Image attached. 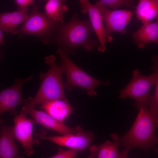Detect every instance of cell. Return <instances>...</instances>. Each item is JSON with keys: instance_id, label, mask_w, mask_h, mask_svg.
Here are the masks:
<instances>
[{"instance_id": "2e32d148", "label": "cell", "mask_w": 158, "mask_h": 158, "mask_svg": "<svg viewBox=\"0 0 158 158\" xmlns=\"http://www.w3.org/2000/svg\"><path fill=\"white\" fill-rule=\"evenodd\" d=\"M137 18L143 24L158 18V0H141L135 8Z\"/></svg>"}, {"instance_id": "30bf717a", "label": "cell", "mask_w": 158, "mask_h": 158, "mask_svg": "<svg viewBox=\"0 0 158 158\" xmlns=\"http://www.w3.org/2000/svg\"><path fill=\"white\" fill-rule=\"evenodd\" d=\"M27 115H29L34 119L35 123L41 125L43 127L51 129L61 134L62 135L75 134L81 128L77 126L71 128L64 124L60 123L44 111L36 109L35 107L25 103L22 111Z\"/></svg>"}, {"instance_id": "e0dca14e", "label": "cell", "mask_w": 158, "mask_h": 158, "mask_svg": "<svg viewBox=\"0 0 158 158\" xmlns=\"http://www.w3.org/2000/svg\"><path fill=\"white\" fill-rule=\"evenodd\" d=\"M66 1L63 0H48L44 5V14L49 19L61 23L63 22V14L68 11L66 4Z\"/></svg>"}, {"instance_id": "8992f818", "label": "cell", "mask_w": 158, "mask_h": 158, "mask_svg": "<svg viewBox=\"0 0 158 158\" xmlns=\"http://www.w3.org/2000/svg\"><path fill=\"white\" fill-rule=\"evenodd\" d=\"M132 73L130 81L120 91L119 98L123 99L131 97L136 101H147L150 88L155 84L154 74L153 73L150 75H144L140 74L138 69L133 70Z\"/></svg>"}, {"instance_id": "44dd1931", "label": "cell", "mask_w": 158, "mask_h": 158, "mask_svg": "<svg viewBox=\"0 0 158 158\" xmlns=\"http://www.w3.org/2000/svg\"><path fill=\"white\" fill-rule=\"evenodd\" d=\"M133 1L130 0H99L95 3L97 6H104L112 10H116L122 6H131Z\"/></svg>"}, {"instance_id": "5bb4252c", "label": "cell", "mask_w": 158, "mask_h": 158, "mask_svg": "<svg viewBox=\"0 0 158 158\" xmlns=\"http://www.w3.org/2000/svg\"><path fill=\"white\" fill-rule=\"evenodd\" d=\"M40 107L54 119L62 124H64V121L74 109L69 104L67 99H60L41 104Z\"/></svg>"}, {"instance_id": "603a6c76", "label": "cell", "mask_w": 158, "mask_h": 158, "mask_svg": "<svg viewBox=\"0 0 158 158\" xmlns=\"http://www.w3.org/2000/svg\"><path fill=\"white\" fill-rule=\"evenodd\" d=\"M78 152V150L73 149L69 148L68 150H65L60 148L58 149L55 154L45 158H75Z\"/></svg>"}, {"instance_id": "83f0119b", "label": "cell", "mask_w": 158, "mask_h": 158, "mask_svg": "<svg viewBox=\"0 0 158 158\" xmlns=\"http://www.w3.org/2000/svg\"><path fill=\"white\" fill-rule=\"evenodd\" d=\"M156 126L158 128V124Z\"/></svg>"}, {"instance_id": "7a4b0ae2", "label": "cell", "mask_w": 158, "mask_h": 158, "mask_svg": "<svg viewBox=\"0 0 158 158\" xmlns=\"http://www.w3.org/2000/svg\"><path fill=\"white\" fill-rule=\"evenodd\" d=\"M94 30L89 20L80 19L74 13L66 23H60L55 32L54 40L67 53L79 47L90 51L97 46V41L89 37Z\"/></svg>"}, {"instance_id": "9a60e30c", "label": "cell", "mask_w": 158, "mask_h": 158, "mask_svg": "<svg viewBox=\"0 0 158 158\" xmlns=\"http://www.w3.org/2000/svg\"><path fill=\"white\" fill-rule=\"evenodd\" d=\"M132 36L134 41L140 48L149 43L158 44V18L154 22L143 24L133 33Z\"/></svg>"}, {"instance_id": "cb8c5ba5", "label": "cell", "mask_w": 158, "mask_h": 158, "mask_svg": "<svg viewBox=\"0 0 158 158\" xmlns=\"http://www.w3.org/2000/svg\"><path fill=\"white\" fill-rule=\"evenodd\" d=\"M15 2L18 8H27L29 6L35 5V1L33 0H16Z\"/></svg>"}, {"instance_id": "5b68a950", "label": "cell", "mask_w": 158, "mask_h": 158, "mask_svg": "<svg viewBox=\"0 0 158 158\" xmlns=\"http://www.w3.org/2000/svg\"><path fill=\"white\" fill-rule=\"evenodd\" d=\"M60 23L48 18L39 11L35 4L33 6L27 19L18 29L16 34L21 37L25 35L38 37L45 44L50 43V38L56 32Z\"/></svg>"}, {"instance_id": "52a82bcc", "label": "cell", "mask_w": 158, "mask_h": 158, "mask_svg": "<svg viewBox=\"0 0 158 158\" xmlns=\"http://www.w3.org/2000/svg\"><path fill=\"white\" fill-rule=\"evenodd\" d=\"M14 115V137L21 144L26 156H30L34 153L33 145L35 142L32 137L33 124L35 122L28 118L27 115L22 111L19 114L16 113Z\"/></svg>"}, {"instance_id": "ba28073f", "label": "cell", "mask_w": 158, "mask_h": 158, "mask_svg": "<svg viewBox=\"0 0 158 158\" xmlns=\"http://www.w3.org/2000/svg\"><path fill=\"white\" fill-rule=\"evenodd\" d=\"M97 6L105 23V30L109 42L112 40L110 35L111 32L126 33L125 28L132 17V13L131 11L127 9L112 10L104 6Z\"/></svg>"}, {"instance_id": "d6986e66", "label": "cell", "mask_w": 158, "mask_h": 158, "mask_svg": "<svg viewBox=\"0 0 158 158\" xmlns=\"http://www.w3.org/2000/svg\"><path fill=\"white\" fill-rule=\"evenodd\" d=\"M152 61V68L155 75L156 87L154 94L149 95L147 102L150 109L158 115V56L153 57Z\"/></svg>"}, {"instance_id": "484cf974", "label": "cell", "mask_w": 158, "mask_h": 158, "mask_svg": "<svg viewBox=\"0 0 158 158\" xmlns=\"http://www.w3.org/2000/svg\"><path fill=\"white\" fill-rule=\"evenodd\" d=\"M0 44H4V42L3 40V37L2 35V30H0Z\"/></svg>"}, {"instance_id": "d4e9b609", "label": "cell", "mask_w": 158, "mask_h": 158, "mask_svg": "<svg viewBox=\"0 0 158 158\" xmlns=\"http://www.w3.org/2000/svg\"><path fill=\"white\" fill-rule=\"evenodd\" d=\"M90 154L87 158H95L97 156L98 150V146L94 145L89 147Z\"/></svg>"}, {"instance_id": "4fadbf2b", "label": "cell", "mask_w": 158, "mask_h": 158, "mask_svg": "<svg viewBox=\"0 0 158 158\" xmlns=\"http://www.w3.org/2000/svg\"><path fill=\"white\" fill-rule=\"evenodd\" d=\"M0 120V158H25L18 153L14 141L13 126L3 124Z\"/></svg>"}, {"instance_id": "4316f807", "label": "cell", "mask_w": 158, "mask_h": 158, "mask_svg": "<svg viewBox=\"0 0 158 158\" xmlns=\"http://www.w3.org/2000/svg\"><path fill=\"white\" fill-rule=\"evenodd\" d=\"M154 150L155 152L158 154V148H157L155 146L152 148Z\"/></svg>"}, {"instance_id": "ffe728a7", "label": "cell", "mask_w": 158, "mask_h": 158, "mask_svg": "<svg viewBox=\"0 0 158 158\" xmlns=\"http://www.w3.org/2000/svg\"><path fill=\"white\" fill-rule=\"evenodd\" d=\"M27 8H18L17 10L12 12L11 19L10 33L16 35L17 27L19 24L23 23L28 18Z\"/></svg>"}, {"instance_id": "9c48e42d", "label": "cell", "mask_w": 158, "mask_h": 158, "mask_svg": "<svg viewBox=\"0 0 158 158\" xmlns=\"http://www.w3.org/2000/svg\"><path fill=\"white\" fill-rule=\"evenodd\" d=\"M39 138L47 140L59 146H64L82 152L89 148L93 141L95 135L93 133L84 131L81 127L78 132L60 136H47L38 135Z\"/></svg>"}, {"instance_id": "ac0fdd59", "label": "cell", "mask_w": 158, "mask_h": 158, "mask_svg": "<svg viewBox=\"0 0 158 158\" xmlns=\"http://www.w3.org/2000/svg\"><path fill=\"white\" fill-rule=\"evenodd\" d=\"M113 140V142L107 140L98 145L96 158H124L121 152H118L120 143L116 140Z\"/></svg>"}, {"instance_id": "8fae6325", "label": "cell", "mask_w": 158, "mask_h": 158, "mask_svg": "<svg viewBox=\"0 0 158 158\" xmlns=\"http://www.w3.org/2000/svg\"><path fill=\"white\" fill-rule=\"evenodd\" d=\"M33 77L31 75L25 79L16 78L15 83L12 85L0 91V115L6 111L14 115L16 113V107L25 103V99L22 97L21 89L23 84L31 80Z\"/></svg>"}, {"instance_id": "7c38bea8", "label": "cell", "mask_w": 158, "mask_h": 158, "mask_svg": "<svg viewBox=\"0 0 158 158\" xmlns=\"http://www.w3.org/2000/svg\"><path fill=\"white\" fill-rule=\"evenodd\" d=\"M80 2L81 11L83 13L88 14L94 31L98 38L99 45L97 50L103 51L106 49L107 41L109 42V40L103 25L100 12L96 5L92 4L88 0H80Z\"/></svg>"}, {"instance_id": "6da1fadb", "label": "cell", "mask_w": 158, "mask_h": 158, "mask_svg": "<svg viewBox=\"0 0 158 158\" xmlns=\"http://www.w3.org/2000/svg\"><path fill=\"white\" fill-rule=\"evenodd\" d=\"M135 105L139 112L131 128L121 137L115 134L111 136L124 147L121 152L126 158L132 148H140L148 152L158 144V137L155 132L158 124V114L150 109L147 101H136Z\"/></svg>"}, {"instance_id": "7402d4cb", "label": "cell", "mask_w": 158, "mask_h": 158, "mask_svg": "<svg viewBox=\"0 0 158 158\" xmlns=\"http://www.w3.org/2000/svg\"><path fill=\"white\" fill-rule=\"evenodd\" d=\"M12 12H4L0 14V28L7 33H10L11 19Z\"/></svg>"}, {"instance_id": "277c9868", "label": "cell", "mask_w": 158, "mask_h": 158, "mask_svg": "<svg viewBox=\"0 0 158 158\" xmlns=\"http://www.w3.org/2000/svg\"><path fill=\"white\" fill-rule=\"evenodd\" d=\"M58 47L56 52L60 57V65L63 68L66 78V80L63 83L64 87L68 91H71L74 87H80L85 89L88 95L94 96L97 94L95 90L96 87L109 84V81L100 80L85 73L70 59L64 49L60 47Z\"/></svg>"}, {"instance_id": "3957f363", "label": "cell", "mask_w": 158, "mask_h": 158, "mask_svg": "<svg viewBox=\"0 0 158 158\" xmlns=\"http://www.w3.org/2000/svg\"><path fill=\"white\" fill-rule=\"evenodd\" d=\"M56 58L53 55L46 57L44 63L49 68L47 71L41 73L40 76L41 84L39 88L33 97L25 99V103L35 107L39 104L56 99H67L64 90L62 75L64 70L62 67L58 65Z\"/></svg>"}]
</instances>
